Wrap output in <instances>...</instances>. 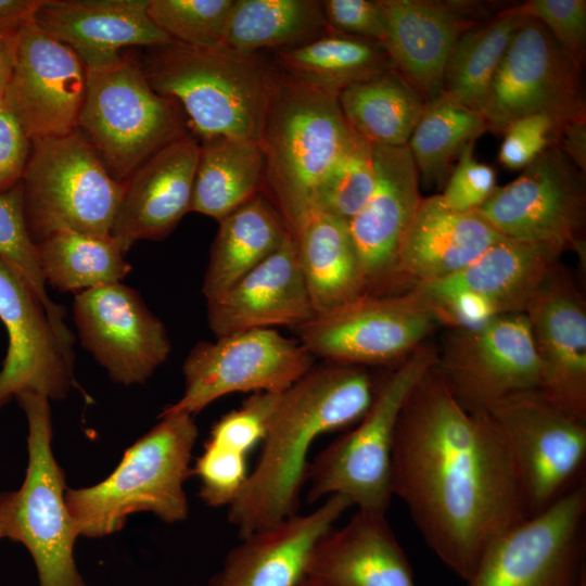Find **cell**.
Here are the masks:
<instances>
[{
	"mask_svg": "<svg viewBox=\"0 0 586 586\" xmlns=\"http://www.w3.org/2000/svg\"><path fill=\"white\" fill-rule=\"evenodd\" d=\"M391 484L428 547L464 582L493 542L527 519L500 431L487 411L457 402L435 365L400 410Z\"/></svg>",
	"mask_w": 586,
	"mask_h": 586,
	"instance_id": "obj_1",
	"label": "cell"
},
{
	"mask_svg": "<svg viewBox=\"0 0 586 586\" xmlns=\"http://www.w3.org/2000/svg\"><path fill=\"white\" fill-rule=\"evenodd\" d=\"M375 385L362 366L326 361L281 393L257 461L228 506V521L240 538L297 513L313 444L356 424Z\"/></svg>",
	"mask_w": 586,
	"mask_h": 586,
	"instance_id": "obj_2",
	"label": "cell"
},
{
	"mask_svg": "<svg viewBox=\"0 0 586 586\" xmlns=\"http://www.w3.org/2000/svg\"><path fill=\"white\" fill-rule=\"evenodd\" d=\"M339 94L275 68L259 138L260 192L286 225L314 204L329 169L355 138Z\"/></svg>",
	"mask_w": 586,
	"mask_h": 586,
	"instance_id": "obj_3",
	"label": "cell"
},
{
	"mask_svg": "<svg viewBox=\"0 0 586 586\" xmlns=\"http://www.w3.org/2000/svg\"><path fill=\"white\" fill-rule=\"evenodd\" d=\"M146 79L181 107L188 127L203 140H259L275 67L256 53L225 47L200 49L177 42L153 47Z\"/></svg>",
	"mask_w": 586,
	"mask_h": 586,
	"instance_id": "obj_4",
	"label": "cell"
},
{
	"mask_svg": "<svg viewBox=\"0 0 586 586\" xmlns=\"http://www.w3.org/2000/svg\"><path fill=\"white\" fill-rule=\"evenodd\" d=\"M160 422L124 453L102 482L67 488L65 501L79 536L103 537L120 531L132 513L151 512L166 523L188 518L184 482L199 429L193 416L163 413Z\"/></svg>",
	"mask_w": 586,
	"mask_h": 586,
	"instance_id": "obj_5",
	"label": "cell"
},
{
	"mask_svg": "<svg viewBox=\"0 0 586 586\" xmlns=\"http://www.w3.org/2000/svg\"><path fill=\"white\" fill-rule=\"evenodd\" d=\"M436 360L437 353L420 344L377 381L373 400L364 417L309 462V504L343 495L357 510L386 514L393 498L391 472L397 420L410 392Z\"/></svg>",
	"mask_w": 586,
	"mask_h": 586,
	"instance_id": "obj_6",
	"label": "cell"
},
{
	"mask_svg": "<svg viewBox=\"0 0 586 586\" xmlns=\"http://www.w3.org/2000/svg\"><path fill=\"white\" fill-rule=\"evenodd\" d=\"M86 72L78 127L115 180L125 183L155 153L187 135L179 104L153 90L133 58L120 54Z\"/></svg>",
	"mask_w": 586,
	"mask_h": 586,
	"instance_id": "obj_7",
	"label": "cell"
},
{
	"mask_svg": "<svg viewBox=\"0 0 586 586\" xmlns=\"http://www.w3.org/2000/svg\"><path fill=\"white\" fill-rule=\"evenodd\" d=\"M16 398L28 424V464L22 486L0 495L4 535L27 548L39 586H85L74 558L79 533L65 501L64 471L51 448L49 399L35 392Z\"/></svg>",
	"mask_w": 586,
	"mask_h": 586,
	"instance_id": "obj_8",
	"label": "cell"
},
{
	"mask_svg": "<svg viewBox=\"0 0 586 586\" xmlns=\"http://www.w3.org/2000/svg\"><path fill=\"white\" fill-rule=\"evenodd\" d=\"M22 186L26 224L35 244L65 231L111 237L125 190V183L111 176L77 129L33 141Z\"/></svg>",
	"mask_w": 586,
	"mask_h": 586,
	"instance_id": "obj_9",
	"label": "cell"
},
{
	"mask_svg": "<svg viewBox=\"0 0 586 586\" xmlns=\"http://www.w3.org/2000/svg\"><path fill=\"white\" fill-rule=\"evenodd\" d=\"M485 411L511 454L527 519L585 484L586 422L556 407L539 390L512 394Z\"/></svg>",
	"mask_w": 586,
	"mask_h": 586,
	"instance_id": "obj_10",
	"label": "cell"
},
{
	"mask_svg": "<svg viewBox=\"0 0 586 586\" xmlns=\"http://www.w3.org/2000/svg\"><path fill=\"white\" fill-rule=\"evenodd\" d=\"M314 360L298 340L275 329L200 341L182 365V396L162 412L194 416L231 393H282L314 367Z\"/></svg>",
	"mask_w": 586,
	"mask_h": 586,
	"instance_id": "obj_11",
	"label": "cell"
},
{
	"mask_svg": "<svg viewBox=\"0 0 586 586\" xmlns=\"http://www.w3.org/2000/svg\"><path fill=\"white\" fill-rule=\"evenodd\" d=\"M480 112L487 130L496 133L533 114L549 116L557 127L586 115L582 66L540 22L524 17L493 77Z\"/></svg>",
	"mask_w": 586,
	"mask_h": 586,
	"instance_id": "obj_12",
	"label": "cell"
},
{
	"mask_svg": "<svg viewBox=\"0 0 586 586\" xmlns=\"http://www.w3.org/2000/svg\"><path fill=\"white\" fill-rule=\"evenodd\" d=\"M586 485L501 534L468 586H582L586 582Z\"/></svg>",
	"mask_w": 586,
	"mask_h": 586,
	"instance_id": "obj_13",
	"label": "cell"
},
{
	"mask_svg": "<svg viewBox=\"0 0 586 586\" xmlns=\"http://www.w3.org/2000/svg\"><path fill=\"white\" fill-rule=\"evenodd\" d=\"M436 322L410 292L362 294L316 314L295 331L314 358L365 367L407 357Z\"/></svg>",
	"mask_w": 586,
	"mask_h": 586,
	"instance_id": "obj_14",
	"label": "cell"
},
{
	"mask_svg": "<svg viewBox=\"0 0 586 586\" xmlns=\"http://www.w3.org/2000/svg\"><path fill=\"white\" fill-rule=\"evenodd\" d=\"M435 368L468 411H485L512 394L538 390L540 362L524 313L495 316L474 329H456Z\"/></svg>",
	"mask_w": 586,
	"mask_h": 586,
	"instance_id": "obj_15",
	"label": "cell"
},
{
	"mask_svg": "<svg viewBox=\"0 0 586 586\" xmlns=\"http://www.w3.org/2000/svg\"><path fill=\"white\" fill-rule=\"evenodd\" d=\"M477 212L505 238L584 251V179L555 145L542 152L513 181L496 187Z\"/></svg>",
	"mask_w": 586,
	"mask_h": 586,
	"instance_id": "obj_16",
	"label": "cell"
},
{
	"mask_svg": "<svg viewBox=\"0 0 586 586\" xmlns=\"http://www.w3.org/2000/svg\"><path fill=\"white\" fill-rule=\"evenodd\" d=\"M12 72L2 100L26 136H66L78 127L87 72L79 56L34 20L7 34Z\"/></svg>",
	"mask_w": 586,
	"mask_h": 586,
	"instance_id": "obj_17",
	"label": "cell"
},
{
	"mask_svg": "<svg viewBox=\"0 0 586 586\" xmlns=\"http://www.w3.org/2000/svg\"><path fill=\"white\" fill-rule=\"evenodd\" d=\"M73 313L81 345L116 383L143 384L170 354L163 322L122 282L75 293Z\"/></svg>",
	"mask_w": 586,
	"mask_h": 586,
	"instance_id": "obj_18",
	"label": "cell"
},
{
	"mask_svg": "<svg viewBox=\"0 0 586 586\" xmlns=\"http://www.w3.org/2000/svg\"><path fill=\"white\" fill-rule=\"evenodd\" d=\"M0 320L9 336L0 369V408L23 392L65 398L75 384V339L54 326L34 290L1 259Z\"/></svg>",
	"mask_w": 586,
	"mask_h": 586,
	"instance_id": "obj_19",
	"label": "cell"
},
{
	"mask_svg": "<svg viewBox=\"0 0 586 586\" xmlns=\"http://www.w3.org/2000/svg\"><path fill=\"white\" fill-rule=\"evenodd\" d=\"M540 362L539 392L586 422V307L556 267L524 309Z\"/></svg>",
	"mask_w": 586,
	"mask_h": 586,
	"instance_id": "obj_20",
	"label": "cell"
},
{
	"mask_svg": "<svg viewBox=\"0 0 586 586\" xmlns=\"http://www.w3.org/2000/svg\"><path fill=\"white\" fill-rule=\"evenodd\" d=\"M372 193L347 222L365 294L388 286L400 243L423 199L419 173L407 145H372Z\"/></svg>",
	"mask_w": 586,
	"mask_h": 586,
	"instance_id": "obj_21",
	"label": "cell"
},
{
	"mask_svg": "<svg viewBox=\"0 0 586 586\" xmlns=\"http://www.w3.org/2000/svg\"><path fill=\"white\" fill-rule=\"evenodd\" d=\"M387 18L382 43L392 67L430 102L443 92L450 53L461 35L486 20L472 1L381 0Z\"/></svg>",
	"mask_w": 586,
	"mask_h": 586,
	"instance_id": "obj_22",
	"label": "cell"
},
{
	"mask_svg": "<svg viewBox=\"0 0 586 586\" xmlns=\"http://www.w3.org/2000/svg\"><path fill=\"white\" fill-rule=\"evenodd\" d=\"M351 507L347 497L331 495L314 511L242 537L208 586H301L317 544Z\"/></svg>",
	"mask_w": 586,
	"mask_h": 586,
	"instance_id": "obj_23",
	"label": "cell"
},
{
	"mask_svg": "<svg viewBox=\"0 0 586 586\" xmlns=\"http://www.w3.org/2000/svg\"><path fill=\"white\" fill-rule=\"evenodd\" d=\"M206 305L208 327L216 337L278 326L295 329L316 315L289 233L276 252Z\"/></svg>",
	"mask_w": 586,
	"mask_h": 586,
	"instance_id": "obj_24",
	"label": "cell"
},
{
	"mask_svg": "<svg viewBox=\"0 0 586 586\" xmlns=\"http://www.w3.org/2000/svg\"><path fill=\"white\" fill-rule=\"evenodd\" d=\"M200 143L189 136L164 146L125 182L111 237L127 253L139 240L166 237L190 212Z\"/></svg>",
	"mask_w": 586,
	"mask_h": 586,
	"instance_id": "obj_25",
	"label": "cell"
},
{
	"mask_svg": "<svg viewBox=\"0 0 586 586\" xmlns=\"http://www.w3.org/2000/svg\"><path fill=\"white\" fill-rule=\"evenodd\" d=\"M148 5L149 0H43L34 21L93 68L112 63L126 47L175 42L151 20Z\"/></svg>",
	"mask_w": 586,
	"mask_h": 586,
	"instance_id": "obj_26",
	"label": "cell"
},
{
	"mask_svg": "<svg viewBox=\"0 0 586 586\" xmlns=\"http://www.w3.org/2000/svg\"><path fill=\"white\" fill-rule=\"evenodd\" d=\"M305 582L311 586H417L386 514L361 510L319 540Z\"/></svg>",
	"mask_w": 586,
	"mask_h": 586,
	"instance_id": "obj_27",
	"label": "cell"
},
{
	"mask_svg": "<svg viewBox=\"0 0 586 586\" xmlns=\"http://www.w3.org/2000/svg\"><path fill=\"white\" fill-rule=\"evenodd\" d=\"M564 251L556 243L502 238L461 270L417 283L409 292L420 301L471 292L489 302L499 315L524 313Z\"/></svg>",
	"mask_w": 586,
	"mask_h": 586,
	"instance_id": "obj_28",
	"label": "cell"
},
{
	"mask_svg": "<svg viewBox=\"0 0 586 586\" xmlns=\"http://www.w3.org/2000/svg\"><path fill=\"white\" fill-rule=\"evenodd\" d=\"M502 238L477 211L455 212L440 194L423 198L400 243L388 285L446 278Z\"/></svg>",
	"mask_w": 586,
	"mask_h": 586,
	"instance_id": "obj_29",
	"label": "cell"
},
{
	"mask_svg": "<svg viewBox=\"0 0 586 586\" xmlns=\"http://www.w3.org/2000/svg\"><path fill=\"white\" fill-rule=\"evenodd\" d=\"M316 314L365 293L356 250L346 221L315 203L286 226Z\"/></svg>",
	"mask_w": 586,
	"mask_h": 586,
	"instance_id": "obj_30",
	"label": "cell"
},
{
	"mask_svg": "<svg viewBox=\"0 0 586 586\" xmlns=\"http://www.w3.org/2000/svg\"><path fill=\"white\" fill-rule=\"evenodd\" d=\"M218 222L202 285L206 302L221 296L288 237L282 218L262 192Z\"/></svg>",
	"mask_w": 586,
	"mask_h": 586,
	"instance_id": "obj_31",
	"label": "cell"
},
{
	"mask_svg": "<svg viewBox=\"0 0 586 586\" xmlns=\"http://www.w3.org/2000/svg\"><path fill=\"white\" fill-rule=\"evenodd\" d=\"M339 103L353 131L381 146L407 145L426 104L393 68L346 87Z\"/></svg>",
	"mask_w": 586,
	"mask_h": 586,
	"instance_id": "obj_32",
	"label": "cell"
},
{
	"mask_svg": "<svg viewBox=\"0 0 586 586\" xmlns=\"http://www.w3.org/2000/svg\"><path fill=\"white\" fill-rule=\"evenodd\" d=\"M264 158L258 140L201 141L190 212L219 221L260 193Z\"/></svg>",
	"mask_w": 586,
	"mask_h": 586,
	"instance_id": "obj_33",
	"label": "cell"
},
{
	"mask_svg": "<svg viewBox=\"0 0 586 586\" xmlns=\"http://www.w3.org/2000/svg\"><path fill=\"white\" fill-rule=\"evenodd\" d=\"M276 55L279 71L337 94L393 68L380 42L330 29L305 43L277 49Z\"/></svg>",
	"mask_w": 586,
	"mask_h": 586,
	"instance_id": "obj_34",
	"label": "cell"
},
{
	"mask_svg": "<svg viewBox=\"0 0 586 586\" xmlns=\"http://www.w3.org/2000/svg\"><path fill=\"white\" fill-rule=\"evenodd\" d=\"M328 30L321 1L234 0L222 47L256 53L264 48H290Z\"/></svg>",
	"mask_w": 586,
	"mask_h": 586,
	"instance_id": "obj_35",
	"label": "cell"
},
{
	"mask_svg": "<svg viewBox=\"0 0 586 586\" xmlns=\"http://www.w3.org/2000/svg\"><path fill=\"white\" fill-rule=\"evenodd\" d=\"M523 20L517 5H510L464 31L448 59L442 93L480 112L493 77Z\"/></svg>",
	"mask_w": 586,
	"mask_h": 586,
	"instance_id": "obj_36",
	"label": "cell"
},
{
	"mask_svg": "<svg viewBox=\"0 0 586 586\" xmlns=\"http://www.w3.org/2000/svg\"><path fill=\"white\" fill-rule=\"evenodd\" d=\"M36 245L46 282L61 292L120 282L131 270L126 253L112 237L65 231Z\"/></svg>",
	"mask_w": 586,
	"mask_h": 586,
	"instance_id": "obj_37",
	"label": "cell"
},
{
	"mask_svg": "<svg viewBox=\"0 0 586 586\" xmlns=\"http://www.w3.org/2000/svg\"><path fill=\"white\" fill-rule=\"evenodd\" d=\"M487 131L481 112L443 93L426 102L407 146L426 187L445 184L461 149Z\"/></svg>",
	"mask_w": 586,
	"mask_h": 586,
	"instance_id": "obj_38",
	"label": "cell"
},
{
	"mask_svg": "<svg viewBox=\"0 0 586 586\" xmlns=\"http://www.w3.org/2000/svg\"><path fill=\"white\" fill-rule=\"evenodd\" d=\"M0 259L34 290L54 326L65 336L75 339L64 322V307L48 295L37 245L31 240L26 224L22 181L12 189L0 192Z\"/></svg>",
	"mask_w": 586,
	"mask_h": 586,
	"instance_id": "obj_39",
	"label": "cell"
},
{
	"mask_svg": "<svg viewBox=\"0 0 586 586\" xmlns=\"http://www.w3.org/2000/svg\"><path fill=\"white\" fill-rule=\"evenodd\" d=\"M374 181L372 145L356 133L323 177L314 203L348 222L370 198Z\"/></svg>",
	"mask_w": 586,
	"mask_h": 586,
	"instance_id": "obj_40",
	"label": "cell"
},
{
	"mask_svg": "<svg viewBox=\"0 0 586 586\" xmlns=\"http://www.w3.org/2000/svg\"><path fill=\"white\" fill-rule=\"evenodd\" d=\"M234 0H149L148 14L173 41L200 49L222 47Z\"/></svg>",
	"mask_w": 586,
	"mask_h": 586,
	"instance_id": "obj_41",
	"label": "cell"
},
{
	"mask_svg": "<svg viewBox=\"0 0 586 586\" xmlns=\"http://www.w3.org/2000/svg\"><path fill=\"white\" fill-rule=\"evenodd\" d=\"M280 396L281 393H253L240 408L214 423L207 441L247 456L265 438Z\"/></svg>",
	"mask_w": 586,
	"mask_h": 586,
	"instance_id": "obj_42",
	"label": "cell"
},
{
	"mask_svg": "<svg viewBox=\"0 0 586 586\" xmlns=\"http://www.w3.org/2000/svg\"><path fill=\"white\" fill-rule=\"evenodd\" d=\"M246 458L206 441L191 473L198 476L199 495L207 506L228 507L237 498L249 475Z\"/></svg>",
	"mask_w": 586,
	"mask_h": 586,
	"instance_id": "obj_43",
	"label": "cell"
},
{
	"mask_svg": "<svg viewBox=\"0 0 586 586\" xmlns=\"http://www.w3.org/2000/svg\"><path fill=\"white\" fill-rule=\"evenodd\" d=\"M519 13L540 22L561 48L583 67L586 52L585 0H528L517 4Z\"/></svg>",
	"mask_w": 586,
	"mask_h": 586,
	"instance_id": "obj_44",
	"label": "cell"
},
{
	"mask_svg": "<svg viewBox=\"0 0 586 586\" xmlns=\"http://www.w3.org/2000/svg\"><path fill=\"white\" fill-rule=\"evenodd\" d=\"M473 143L459 152L440 194L448 208L459 213L477 211L497 187L496 170L475 158Z\"/></svg>",
	"mask_w": 586,
	"mask_h": 586,
	"instance_id": "obj_45",
	"label": "cell"
},
{
	"mask_svg": "<svg viewBox=\"0 0 586 586\" xmlns=\"http://www.w3.org/2000/svg\"><path fill=\"white\" fill-rule=\"evenodd\" d=\"M556 131L557 124L545 114H533L512 122L502 132L499 163L510 170H522L555 144Z\"/></svg>",
	"mask_w": 586,
	"mask_h": 586,
	"instance_id": "obj_46",
	"label": "cell"
},
{
	"mask_svg": "<svg viewBox=\"0 0 586 586\" xmlns=\"http://www.w3.org/2000/svg\"><path fill=\"white\" fill-rule=\"evenodd\" d=\"M328 29L378 41L387 37V18L381 0L321 1Z\"/></svg>",
	"mask_w": 586,
	"mask_h": 586,
	"instance_id": "obj_47",
	"label": "cell"
},
{
	"mask_svg": "<svg viewBox=\"0 0 586 586\" xmlns=\"http://www.w3.org/2000/svg\"><path fill=\"white\" fill-rule=\"evenodd\" d=\"M29 142L15 115L0 99V192L22 181L29 158Z\"/></svg>",
	"mask_w": 586,
	"mask_h": 586,
	"instance_id": "obj_48",
	"label": "cell"
},
{
	"mask_svg": "<svg viewBox=\"0 0 586 586\" xmlns=\"http://www.w3.org/2000/svg\"><path fill=\"white\" fill-rule=\"evenodd\" d=\"M555 146L581 171L586 170V115L557 127Z\"/></svg>",
	"mask_w": 586,
	"mask_h": 586,
	"instance_id": "obj_49",
	"label": "cell"
},
{
	"mask_svg": "<svg viewBox=\"0 0 586 586\" xmlns=\"http://www.w3.org/2000/svg\"><path fill=\"white\" fill-rule=\"evenodd\" d=\"M43 0H0V36L10 34L34 20Z\"/></svg>",
	"mask_w": 586,
	"mask_h": 586,
	"instance_id": "obj_50",
	"label": "cell"
},
{
	"mask_svg": "<svg viewBox=\"0 0 586 586\" xmlns=\"http://www.w3.org/2000/svg\"><path fill=\"white\" fill-rule=\"evenodd\" d=\"M12 72V55L7 36H0V99L3 98Z\"/></svg>",
	"mask_w": 586,
	"mask_h": 586,
	"instance_id": "obj_51",
	"label": "cell"
},
{
	"mask_svg": "<svg viewBox=\"0 0 586 586\" xmlns=\"http://www.w3.org/2000/svg\"><path fill=\"white\" fill-rule=\"evenodd\" d=\"M2 537H5V535H4L3 525H2L1 520H0V538H2Z\"/></svg>",
	"mask_w": 586,
	"mask_h": 586,
	"instance_id": "obj_52",
	"label": "cell"
},
{
	"mask_svg": "<svg viewBox=\"0 0 586 586\" xmlns=\"http://www.w3.org/2000/svg\"><path fill=\"white\" fill-rule=\"evenodd\" d=\"M301 586H311V585L304 581Z\"/></svg>",
	"mask_w": 586,
	"mask_h": 586,
	"instance_id": "obj_53",
	"label": "cell"
},
{
	"mask_svg": "<svg viewBox=\"0 0 586 586\" xmlns=\"http://www.w3.org/2000/svg\"><path fill=\"white\" fill-rule=\"evenodd\" d=\"M582 586H586V582Z\"/></svg>",
	"mask_w": 586,
	"mask_h": 586,
	"instance_id": "obj_54",
	"label": "cell"
},
{
	"mask_svg": "<svg viewBox=\"0 0 586 586\" xmlns=\"http://www.w3.org/2000/svg\"><path fill=\"white\" fill-rule=\"evenodd\" d=\"M192 586H196V585H192Z\"/></svg>",
	"mask_w": 586,
	"mask_h": 586,
	"instance_id": "obj_55",
	"label": "cell"
}]
</instances>
